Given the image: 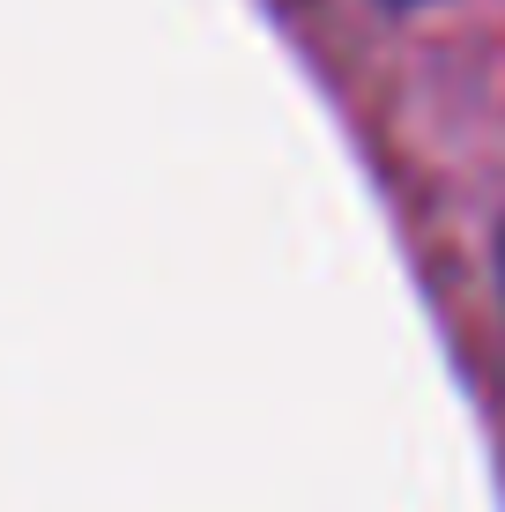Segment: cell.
<instances>
[{"label": "cell", "mask_w": 505, "mask_h": 512, "mask_svg": "<svg viewBox=\"0 0 505 512\" xmlns=\"http://www.w3.org/2000/svg\"><path fill=\"white\" fill-rule=\"evenodd\" d=\"M498 268H505V238H498Z\"/></svg>", "instance_id": "1"}]
</instances>
